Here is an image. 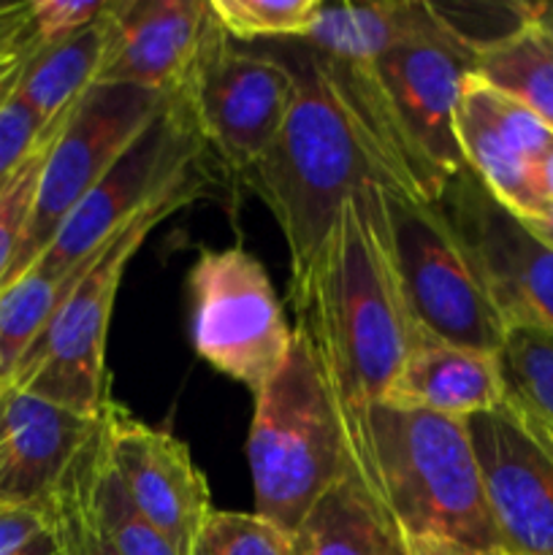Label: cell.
<instances>
[{"label":"cell","mask_w":553,"mask_h":555,"mask_svg":"<svg viewBox=\"0 0 553 555\" xmlns=\"http://www.w3.org/2000/svg\"><path fill=\"white\" fill-rule=\"evenodd\" d=\"M108 9L90 27L76 33L68 41L47 47L20 70L14 92L30 103L47 122H54L60 114L68 112L95 85L108 43Z\"/></svg>","instance_id":"44dd1931"},{"label":"cell","mask_w":553,"mask_h":555,"mask_svg":"<svg viewBox=\"0 0 553 555\" xmlns=\"http://www.w3.org/2000/svg\"><path fill=\"white\" fill-rule=\"evenodd\" d=\"M103 442L136 509L179 555L193 553L215 507L204 472L195 466L188 444L141 423L117 401H108L103 410Z\"/></svg>","instance_id":"4fadbf2b"},{"label":"cell","mask_w":553,"mask_h":555,"mask_svg":"<svg viewBox=\"0 0 553 555\" xmlns=\"http://www.w3.org/2000/svg\"><path fill=\"white\" fill-rule=\"evenodd\" d=\"M215 25L209 0H112L95 85L177 95Z\"/></svg>","instance_id":"9a60e30c"},{"label":"cell","mask_w":553,"mask_h":555,"mask_svg":"<svg viewBox=\"0 0 553 555\" xmlns=\"http://www.w3.org/2000/svg\"><path fill=\"white\" fill-rule=\"evenodd\" d=\"M293 68V95L280 133L244 177L280 225L291 255V280L312 266L334 231L342 206L383 177L369 160L345 106L312 54Z\"/></svg>","instance_id":"277c9868"},{"label":"cell","mask_w":553,"mask_h":555,"mask_svg":"<svg viewBox=\"0 0 553 555\" xmlns=\"http://www.w3.org/2000/svg\"><path fill=\"white\" fill-rule=\"evenodd\" d=\"M507 406H510V412H513V415L518 417L520 426H524L526 431H529V437L535 439V442L540 444L542 450H545L548 459L553 461V426H551V423L542 421L540 415H535V412H531V410H526V406L515 404V401H510V399H507Z\"/></svg>","instance_id":"836d02e7"},{"label":"cell","mask_w":553,"mask_h":555,"mask_svg":"<svg viewBox=\"0 0 553 555\" xmlns=\"http://www.w3.org/2000/svg\"><path fill=\"white\" fill-rule=\"evenodd\" d=\"M211 190L215 173L209 166L198 168L92 255L5 385L79 415H101L112 401L106 388V336L125 269L160 222L198 198H209Z\"/></svg>","instance_id":"5b68a950"},{"label":"cell","mask_w":553,"mask_h":555,"mask_svg":"<svg viewBox=\"0 0 553 555\" xmlns=\"http://www.w3.org/2000/svg\"><path fill=\"white\" fill-rule=\"evenodd\" d=\"M504 555H553V461L507 401L466 421Z\"/></svg>","instance_id":"5bb4252c"},{"label":"cell","mask_w":553,"mask_h":555,"mask_svg":"<svg viewBox=\"0 0 553 555\" xmlns=\"http://www.w3.org/2000/svg\"><path fill=\"white\" fill-rule=\"evenodd\" d=\"M5 184H9V182H0V195H3V190H5Z\"/></svg>","instance_id":"b9f144b4"},{"label":"cell","mask_w":553,"mask_h":555,"mask_svg":"<svg viewBox=\"0 0 553 555\" xmlns=\"http://www.w3.org/2000/svg\"><path fill=\"white\" fill-rule=\"evenodd\" d=\"M166 101L168 95L141 87L92 85L65 112L49 144L25 238L3 287L36 263L65 217L139 139Z\"/></svg>","instance_id":"30bf717a"},{"label":"cell","mask_w":553,"mask_h":555,"mask_svg":"<svg viewBox=\"0 0 553 555\" xmlns=\"http://www.w3.org/2000/svg\"><path fill=\"white\" fill-rule=\"evenodd\" d=\"M307 52L345 106L383 188L437 204L450 179L466 168L455 108L472 70V49L412 43L372 63Z\"/></svg>","instance_id":"7a4b0ae2"},{"label":"cell","mask_w":553,"mask_h":555,"mask_svg":"<svg viewBox=\"0 0 553 555\" xmlns=\"http://www.w3.org/2000/svg\"><path fill=\"white\" fill-rule=\"evenodd\" d=\"M483 90H486V103L488 108H491L499 128L504 130V135H507V139L513 141V144L518 146V150L524 152L537 168V160H540V157L548 152V146L553 144V130L548 128L537 114H531L529 108H524L520 103L510 101V98L502 95V92L491 90L488 85H483Z\"/></svg>","instance_id":"1f68e13d"},{"label":"cell","mask_w":553,"mask_h":555,"mask_svg":"<svg viewBox=\"0 0 553 555\" xmlns=\"http://www.w3.org/2000/svg\"><path fill=\"white\" fill-rule=\"evenodd\" d=\"M16 79L20 74L0 81V182H9L20 171L60 119L47 122L30 103L22 101L14 92Z\"/></svg>","instance_id":"f546056e"},{"label":"cell","mask_w":553,"mask_h":555,"mask_svg":"<svg viewBox=\"0 0 553 555\" xmlns=\"http://www.w3.org/2000/svg\"><path fill=\"white\" fill-rule=\"evenodd\" d=\"M401 545H404V542H401ZM401 555H407V551H404V553H401Z\"/></svg>","instance_id":"7bdbcfd3"},{"label":"cell","mask_w":553,"mask_h":555,"mask_svg":"<svg viewBox=\"0 0 553 555\" xmlns=\"http://www.w3.org/2000/svg\"><path fill=\"white\" fill-rule=\"evenodd\" d=\"M537 184H540V193L548 204L553 206V144L548 146L545 155L537 160Z\"/></svg>","instance_id":"8d00e7d4"},{"label":"cell","mask_w":553,"mask_h":555,"mask_svg":"<svg viewBox=\"0 0 553 555\" xmlns=\"http://www.w3.org/2000/svg\"><path fill=\"white\" fill-rule=\"evenodd\" d=\"M190 296L195 352L215 372L258 393L293 347L269 271L239 244L201 249L190 271Z\"/></svg>","instance_id":"8fae6325"},{"label":"cell","mask_w":553,"mask_h":555,"mask_svg":"<svg viewBox=\"0 0 553 555\" xmlns=\"http://www.w3.org/2000/svg\"><path fill=\"white\" fill-rule=\"evenodd\" d=\"M480 260L507 318L553 331V247L529 231L470 171L455 173L437 201Z\"/></svg>","instance_id":"7c38bea8"},{"label":"cell","mask_w":553,"mask_h":555,"mask_svg":"<svg viewBox=\"0 0 553 555\" xmlns=\"http://www.w3.org/2000/svg\"><path fill=\"white\" fill-rule=\"evenodd\" d=\"M11 555H65V547H63V542H60L57 531L49 526L47 531H41L38 537H33L25 547H20V551L11 553Z\"/></svg>","instance_id":"e575fe53"},{"label":"cell","mask_w":553,"mask_h":555,"mask_svg":"<svg viewBox=\"0 0 553 555\" xmlns=\"http://www.w3.org/2000/svg\"><path fill=\"white\" fill-rule=\"evenodd\" d=\"M385 404L401 410L472 421L507 401L499 356L423 339L385 393Z\"/></svg>","instance_id":"e0dca14e"},{"label":"cell","mask_w":553,"mask_h":555,"mask_svg":"<svg viewBox=\"0 0 553 555\" xmlns=\"http://www.w3.org/2000/svg\"><path fill=\"white\" fill-rule=\"evenodd\" d=\"M9 79H11V76H9Z\"/></svg>","instance_id":"ee69618b"},{"label":"cell","mask_w":553,"mask_h":555,"mask_svg":"<svg viewBox=\"0 0 553 555\" xmlns=\"http://www.w3.org/2000/svg\"><path fill=\"white\" fill-rule=\"evenodd\" d=\"M106 9L108 0H36L30 16L43 47H54L101 20Z\"/></svg>","instance_id":"4dcf8cb0"},{"label":"cell","mask_w":553,"mask_h":555,"mask_svg":"<svg viewBox=\"0 0 553 555\" xmlns=\"http://www.w3.org/2000/svg\"><path fill=\"white\" fill-rule=\"evenodd\" d=\"M190 555H211V553H209V547H206V542L198 537V542H195L193 553H190Z\"/></svg>","instance_id":"60d3db41"},{"label":"cell","mask_w":553,"mask_h":555,"mask_svg":"<svg viewBox=\"0 0 553 555\" xmlns=\"http://www.w3.org/2000/svg\"><path fill=\"white\" fill-rule=\"evenodd\" d=\"M90 502L101 529L119 555H179L177 547L136 509L108 461L101 428L90 442Z\"/></svg>","instance_id":"cb8c5ba5"},{"label":"cell","mask_w":553,"mask_h":555,"mask_svg":"<svg viewBox=\"0 0 553 555\" xmlns=\"http://www.w3.org/2000/svg\"><path fill=\"white\" fill-rule=\"evenodd\" d=\"M401 553H404V545H401V537L396 534L394 537V545H390V551L385 553V555H401Z\"/></svg>","instance_id":"ab89813d"},{"label":"cell","mask_w":553,"mask_h":555,"mask_svg":"<svg viewBox=\"0 0 553 555\" xmlns=\"http://www.w3.org/2000/svg\"><path fill=\"white\" fill-rule=\"evenodd\" d=\"M65 112L60 114V119L54 122L52 133L41 141L36 152L22 163L20 171L9 179L3 195H0V287H3L5 276H9L11 266H14L16 253L22 247V238H25L27 220H30L33 201H36L38 190V177H41L43 160H47L49 144H52L54 133H57L60 122H63Z\"/></svg>","instance_id":"f1b7e54d"},{"label":"cell","mask_w":553,"mask_h":555,"mask_svg":"<svg viewBox=\"0 0 553 555\" xmlns=\"http://www.w3.org/2000/svg\"><path fill=\"white\" fill-rule=\"evenodd\" d=\"M177 95L188 106L209 163L244 182L285 122L293 68L236 47L215 20Z\"/></svg>","instance_id":"9c48e42d"},{"label":"cell","mask_w":553,"mask_h":555,"mask_svg":"<svg viewBox=\"0 0 553 555\" xmlns=\"http://www.w3.org/2000/svg\"><path fill=\"white\" fill-rule=\"evenodd\" d=\"M352 477L401 540L502 553L466 421L380 401Z\"/></svg>","instance_id":"3957f363"},{"label":"cell","mask_w":553,"mask_h":555,"mask_svg":"<svg viewBox=\"0 0 553 555\" xmlns=\"http://www.w3.org/2000/svg\"><path fill=\"white\" fill-rule=\"evenodd\" d=\"M507 399L553 426V331L515 320L499 350Z\"/></svg>","instance_id":"d4e9b609"},{"label":"cell","mask_w":553,"mask_h":555,"mask_svg":"<svg viewBox=\"0 0 553 555\" xmlns=\"http://www.w3.org/2000/svg\"><path fill=\"white\" fill-rule=\"evenodd\" d=\"M247 461L255 513L296 537L314 504L352 477L345 434L301 336L255 393Z\"/></svg>","instance_id":"8992f818"},{"label":"cell","mask_w":553,"mask_h":555,"mask_svg":"<svg viewBox=\"0 0 553 555\" xmlns=\"http://www.w3.org/2000/svg\"><path fill=\"white\" fill-rule=\"evenodd\" d=\"M383 206L401 293L423 339L499 356L507 318L442 206L388 188Z\"/></svg>","instance_id":"52a82bcc"},{"label":"cell","mask_w":553,"mask_h":555,"mask_svg":"<svg viewBox=\"0 0 553 555\" xmlns=\"http://www.w3.org/2000/svg\"><path fill=\"white\" fill-rule=\"evenodd\" d=\"M101 417L0 385V509H47Z\"/></svg>","instance_id":"2e32d148"},{"label":"cell","mask_w":553,"mask_h":555,"mask_svg":"<svg viewBox=\"0 0 553 555\" xmlns=\"http://www.w3.org/2000/svg\"><path fill=\"white\" fill-rule=\"evenodd\" d=\"M206 166L211 168V163L188 106L179 95H168L139 139L65 217L33 266L52 276H68L101 253L146 206Z\"/></svg>","instance_id":"ba28073f"},{"label":"cell","mask_w":553,"mask_h":555,"mask_svg":"<svg viewBox=\"0 0 553 555\" xmlns=\"http://www.w3.org/2000/svg\"><path fill=\"white\" fill-rule=\"evenodd\" d=\"M394 537L356 477H347L314 504L296 547L298 555H385Z\"/></svg>","instance_id":"7402d4cb"},{"label":"cell","mask_w":553,"mask_h":555,"mask_svg":"<svg viewBox=\"0 0 553 555\" xmlns=\"http://www.w3.org/2000/svg\"><path fill=\"white\" fill-rule=\"evenodd\" d=\"M455 135L466 168L491 190L493 198L518 220H540L551 204L542 198L535 163L504 135L486 103V90L475 76H466L455 108Z\"/></svg>","instance_id":"d6986e66"},{"label":"cell","mask_w":553,"mask_h":555,"mask_svg":"<svg viewBox=\"0 0 553 555\" xmlns=\"http://www.w3.org/2000/svg\"><path fill=\"white\" fill-rule=\"evenodd\" d=\"M201 540L211 555H298L296 537L258 513L211 509Z\"/></svg>","instance_id":"83f0119b"},{"label":"cell","mask_w":553,"mask_h":555,"mask_svg":"<svg viewBox=\"0 0 553 555\" xmlns=\"http://www.w3.org/2000/svg\"><path fill=\"white\" fill-rule=\"evenodd\" d=\"M211 14L233 41L253 38H307L320 0H209Z\"/></svg>","instance_id":"4316f807"},{"label":"cell","mask_w":553,"mask_h":555,"mask_svg":"<svg viewBox=\"0 0 553 555\" xmlns=\"http://www.w3.org/2000/svg\"><path fill=\"white\" fill-rule=\"evenodd\" d=\"M520 222H524V220H520ZM524 225L529 228L535 236H540L542 242L551 244V247H553V206L545 211V215L540 217V220H529V222H524Z\"/></svg>","instance_id":"74e56055"},{"label":"cell","mask_w":553,"mask_h":555,"mask_svg":"<svg viewBox=\"0 0 553 555\" xmlns=\"http://www.w3.org/2000/svg\"><path fill=\"white\" fill-rule=\"evenodd\" d=\"M531 14H535L537 25H540L553 41V0H545V3H535V11H531Z\"/></svg>","instance_id":"f35d334b"},{"label":"cell","mask_w":553,"mask_h":555,"mask_svg":"<svg viewBox=\"0 0 553 555\" xmlns=\"http://www.w3.org/2000/svg\"><path fill=\"white\" fill-rule=\"evenodd\" d=\"M307 49L342 63H372L412 43H459L470 47L442 20L437 3L383 0V3H323ZM472 49V47H470Z\"/></svg>","instance_id":"ac0fdd59"},{"label":"cell","mask_w":553,"mask_h":555,"mask_svg":"<svg viewBox=\"0 0 553 555\" xmlns=\"http://www.w3.org/2000/svg\"><path fill=\"white\" fill-rule=\"evenodd\" d=\"M291 304L296 334L323 377L356 469L369 410L385 399L423 341L396 274L380 184H363L342 206L318 258L291 280Z\"/></svg>","instance_id":"6da1fadb"},{"label":"cell","mask_w":553,"mask_h":555,"mask_svg":"<svg viewBox=\"0 0 553 555\" xmlns=\"http://www.w3.org/2000/svg\"><path fill=\"white\" fill-rule=\"evenodd\" d=\"M85 266L70 271L68 276H52L33 266L14 282L0 287V385L9 383L25 352L57 312L68 287L81 276Z\"/></svg>","instance_id":"603a6c76"},{"label":"cell","mask_w":553,"mask_h":555,"mask_svg":"<svg viewBox=\"0 0 553 555\" xmlns=\"http://www.w3.org/2000/svg\"><path fill=\"white\" fill-rule=\"evenodd\" d=\"M470 74L529 108L553 130V41L535 14L510 36L477 47Z\"/></svg>","instance_id":"ffe728a7"},{"label":"cell","mask_w":553,"mask_h":555,"mask_svg":"<svg viewBox=\"0 0 553 555\" xmlns=\"http://www.w3.org/2000/svg\"><path fill=\"white\" fill-rule=\"evenodd\" d=\"M90 442L76 455L74 466L49 502L52 529L57 531L65 555H119L98 524L90 502Z\"/></svg>","instance_id":"484cf974"},{"label":"cell","mask_w":553,"mask_h":555,"mask_svg":"<svg viewBox=\"0 0 553 555\" xmlns=\"http://www.w3.org/2000/svg\"><path fill=\"white\" fill-rule=\"evenodd\" d=\"M407 555H504V553H480L464 551L455 545H442V542H421V540H401Z\"/></svg>","instance_id":"d590c367"},{"label":"cell","mask_w":553,"mask_h":555,"mask_svg":"<svg viewBox=\"0 0 553 555\" xmlns=\"http://www.w3.org/2000/svg\"><path fill=\"white\" fill-rule=\"evenodd\" d=\"M52 526V515L47 509L20 507L0 509V555H11L25 547L33 537L47 531Z\"/></svg>","instance_id":"d6a6232c"}]
</instances>
